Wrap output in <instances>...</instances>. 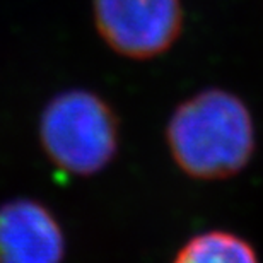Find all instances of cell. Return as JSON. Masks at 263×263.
<instances>
[{
  "mask_svg": "<svg viewBox=\"0 0 263 263\" xmlns=\"http://www.w3.org/2000/svg\"><path fill=\"white\" fill-rule=\"evenodd\" d=\"M40 140L46 157L59 170L73 176H92L117 156L118 118L99 94L70 89L45 106Z\"/></svg>",
  "mask_w": 263,
  "mask_h": 263,
  "instance_id": "7a4b0ae2",
  "label": "cell"
},
{
  "mask_svg": "<svg viewBox=\"0 0 263 263\" xmlns=\"http://www.w3.org/2000/svg\"><path fill=\"white\" fill-rule=\"evenodd\" d=\"M166 142L186 176L228 180L239 175L255 154V122L239 96L209 87L178 104L167 122Z\"/></svg>",
  "mask_w": 263,
  "mask_h": 263,
  "instance_id": "6da1fadb",
  "label": "cell"
},
{
  "mask_svg": "<svg viewBox=\"0 0 263 263\" xmlns=\"http://www.w3.org/2000/svg\"><path fill=\"white\" fill-rule=\"evenodd\" d=\"M94 19L109 48L135 60L162 55L183 29L180 0H94Z\"/></svg>",
  "mask_w": 263,
  "mask_h": 263,
  "instance_id": "3957f363",
  "label": "cell"
},
{
  "mask_svg": "<svg viewBox=\"0 0 263 263\" xmlns=\"http://www.w3.org/2000/svg\"><path fill=\"white\" fill-rule=\"evenodd\" d=\"M64 229L38 200L15 198L0 205V263H62Z\"/></svg>",
  "mask_w": 263,
  "mask_h": 263,
  "instance_id": "277c9868",
  "label": "cell"
},
{
  "mask_svg": "<svg viewBox=\"0 0 263 263\" xmlns=\"http://www.w3.org/2000/svg\"><path fill=\"white\" fill-rule=\"evenodd\" d=\"M173 263H260V258L253 245L239 234L214 229L188 239Z\"/></svg>",
  "mask_w": 263,
  "mask_h": 263,
  "instance_id": "5b68a950",
  "label": "cell"
}]
</instances>
